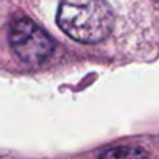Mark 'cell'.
Segmentation results:
<instances>
[{"instance_id":"4","label":"cell","mask_w":159,"mask_h":159,"mask_svg":"<svg viewBox=\"0 0 159 159\" xmlns=\"http://www.w3.org/2000/svg\"><path fill=\"white\" fill-rule=\"evenodd\" d=\"M154 2H155V3H159V0H154Z\"/></svg>"},{"instance_id":"2","label":"cell","mask_w":159,"mask_h":159,"mask_svg":"<svg viewBox=\"0 0 159 159\" xmlns=\"http://www.w3.org/2000/svg\"><path fill=\"white\" fill-rule=\"evenodd\" d=\"M8 41L22 61L39 64L53 53L55 45L50 36L30 18H18L10 28Z\"/></svg>"},{"instance_id":"1","label":"cell","mask_w":159,"mask_h":159,"mask_svg":"<svg viewBox=\"0 0 159 159\" xmlns=\"http://www.w3.org/2000/svg\"><path fill=\"white\" fill-rule=\"evenodd\" d=\"M57 25L74 41L98 43L112 32L115 16L105 0H61Z\"/></svg>"},{"instance_id":"3","label":"cell","mask_w":159,"mask_h":159,"mask_svg":"<svg viewBox=\"0 0 159 159\" xmlns=\"http://www.w3.org/2000/svg\"><path fill=\"white\" fill-rule=\"evenodd\" d=\"M102 158H143L148 157V152H145L144 149L133 148V147H117V148H112L109 151L103 152L101 155Z\"/></svg>"}]
</instances>
